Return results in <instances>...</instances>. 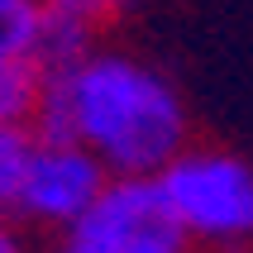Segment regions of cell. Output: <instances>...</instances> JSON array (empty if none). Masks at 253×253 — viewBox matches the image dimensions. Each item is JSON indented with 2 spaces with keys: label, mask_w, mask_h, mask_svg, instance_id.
I'll return each mask as SVG.
<instances>
[{
  "label": "cell",
  "mask_w": 253,
  "mask_h": 253,
  "mask_svg": "<svg viewBox=\"0 0 253 253\" xmlns=\"http://www.w3.org/2000/svg\"><path fill=\"white\" fill-rule=\"evenodd\" d=\"M53 253H82V249H72V244H67V239H62V244H57V249H53Z\"/></svg>",
  "instance_id": "12"
},
{
  "label": "cell",
  "mask_w": 253,
  "mask_h": 253,
  "mask_svg": "<svg viewBox=\"0 0 253 253\" xmlns=\"http://www.w3.org/2000/svg\"><path fill=\"white\" fill-rule=\"evenodd\" d=\"M105 186H110V172L100 168L82 143L39 139L14 215L29 220V225H39V229H62V239H67L72 229L86 220V211L100 201Z\"/></svg>",
  "instance_id": "4"
},
{
  "label": "cell",
  "mask_w": 253,
  "mask_h": 253,
  "mask_svg": "<svg viewBox=\"0 0 253 253\" xmlns=\"http://www.w3.org/2000/svg\"><path fill=\"white\" fill-rule=\"evenodd\" d=\"M0 253H24V244H19V234H14V225L0 215Z\"/></svg>",
  "instance_id": "10"
},
{
  "label": "cell",
  "mask_w": 253,
  "mask_h": 253,
  "mask_svg": "<svg viewBox=\"0 0 253 253\" xmlns=\"http://www.w3.org/2000/svg\"><path fill=\"white\" fill-rule=\"evenodd\" d=\"M91 29L72 24V19H57V14L43 10V29H39V43H34V57H29V67L39 72V82H62V77H72V72L82 67L86 57L96 53L91 48Z\"/></svg>",
  "instance_id": "5"
},
{
  "label": "cell",
  "mask_w": 253,
  "mask_h": 253,
  "mask_svg": "<svg viewBox=\"0 0 253 253\" xmlns=\"http://www.w3.org/2000/svg\"><path fill=\"white\" fill-rule=\"evenodd\" d=\"M34 139L82 143L110 177H163L191 148V115L163 67L96 48L72 77L43 86Z\"/></svg>",
  "instance_id": "1"
},
{
  "label": "cell",
  "mask_w": 253,
  "mask_h": 253,
  "mask_svg": "<svg viewBox=\"0 0 253 253\" xmlns=\"http://www.w3.org/2000/svg\"><path fill=\"white\" fill-rule=\"evenodd\" d=\"M34 129H14V134H0V215L10 220L14 206H19V191H24L29 163H34Z\"/></svg>",
  "instance_id": "8"
},
{
  "label": "cell",
  "mask_w": 253,
  "mask_h": 253,
  "mask_svg": "<svg viewBox=\"0 0 253 253\" xmlns=\"http://www.w3.org/2000/svg\"><path fill=\"white\" fill-rule=\"evenodd\" d=\"M43 29L39 0H0V62H29Z\"/></svg>",
  "instance_id": "7"
},
{
  "label": "cell",
  "mask_w": 253,
  "mask_h": 253,
  "mask_svg": "<svg viewBox=\"0 0 253 253\" xmlns=\"http://www.w3.org/2000/svg\"><path fill=\"white\" fill-rule=\"evenodd\" d=\"M153 253H191V244H186V239L182 244H163V249H153Z\"/></svg>",
  "instance_id": "11"
},
{
  "label": "cell",
  "mask_w": 253,
  "mask_h": 253,
  "mask_svg": "<svg viewBox=\"0 0 253 253\" xmlns=\"http://www.w3.org/2000/svg\"><path fill=\"white\" fill-rule=\"evenodd\" d=\"M48 14H57V19H72V24L82 29H105L115 24V19H125L129 10H134V0H39Z\"/></svg>",
  "instance_id": "9"
},
{
  "label": "cell",
  "mask_w": 253,
  "mask_h": 253,
  "mask_svg": "<svg viewBox=\"0 0 253 253\" xmlns=\"http://www.w3.org/2000/svg\"><path fill=\"white\" fill-rule=\"evenodd\" d=\"M82 253H153L163 244H182L158 177H110L86 220L67 234Z\"/></svg>",
  "instance_id": "3"
},
{
  "label": "cell",
  "mask_w": 253,
  "mask_h": 253,
  "mask_svg": "<svg viewBox=\"0 0 253 253\" xmlns=\"http://www.w3.org/2000/svg\"><path fill=\"white\" fill-rule=\"evenodd\" d=\"M163 201L191 249H253V163L220 143H191L163 177Z\"/></svg>",
  "instance_id": "2"
},
{
  "label": "cell",
  "mask_w": 253,
  "mask_h": 253,
  "mask_svg": "<svg viewBox=\"0 0 253 253\" xmlns=\"http://www.w3.org/2000/svg\"><path fill=\"white\" fill-rule=\"evenodd\" d=\"M43 105V82L29 62H0V134L34 129Z\"/></svg>",
  "instance_id": "6"
}]
</instances>
